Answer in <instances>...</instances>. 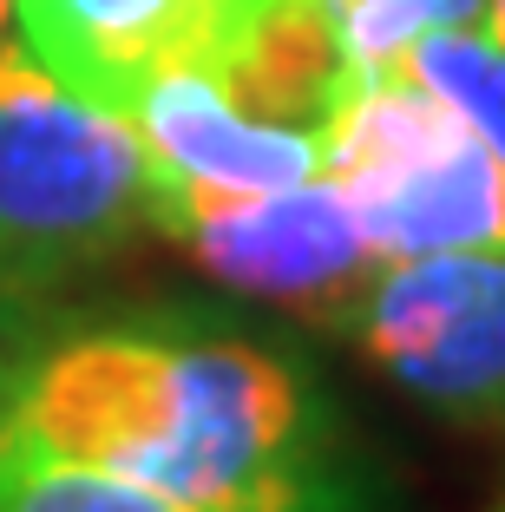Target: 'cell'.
I'll list each match as a JSON object with an SVG mask.
<instances>
[{"label":"cell","mask_w":505,"mask_h":512,"mask_svg":"<svg viewBox=\"0 0 505 512\" xmlns=\"http://www.w3.org/2000/svg\"><path fill=\"white\" fill-rule=\"evenodd\" d=\"M0 421L184 512H355L309 381L243 335L151 322L66 335L20 362Z\"/></svg>","instance_id":"6da1fadb"},{"label":"cell","mask_w":505,"mask_h":512,"mask_svg":"<svg viewBox=\"0 0 505 512\" xmlns=\"http://www.w3.org/2000/svg\"><path fill=\"white\" fill-rule=\"evenodd\" d=\"M145 224L138 125L79 99L27 40H0V283L40 302L112 263Z\"/></svg>","instance_id":"7a4b0ae2"},{"label":"cell","mask_w":505,"mask_h":512,"mask_svg":"<svg viewBox=\"0 0 505 512\" xmlns=\"http://www.w3.org/2000/svg\"><path fill=\"white\" fill-rule=\"evenodd\" d=\"M348 309L361 355L394 388L453 421L505 414V250L374 263Z\"/></svg>","instance_id":"3957f363"},{"label":"cell","mask_w":505,"mask_h":512,"mask_svg":"<svg viewBox=\"0 0 505 512\" xmlns=\"http://www.w3.org/2000/svg\"><path fill=\"white\" fill-rule=\"evenodd\" d=\"M132 125L138 145H145L151 224L164 237L197 211L322 178V138L302 132V125L250 119L210 73L158 79L132 106Z\"/></svg>","instance_id":"277c9868"},{"label":"cell","mask_w":505,"mask_h":512,"mask_svg":"<svg viewBox=\"0 0 505 512\" xmlns=\"http://www.w3.org/2000/svg\"><path fill=\"white\" fill-rule=\"evenodd\" d=\"M256 0H14L20 40L53 79L132 119L158 79L217 73Z\"/></svg>","instance_id":"5b68a950"},{"label":"cell","mask_w":505,"mask_h":512,"mask_svg":"<svg viewBox=\"0 0 505 512\" xmlns=\"http://www.w3.org/2000/svg\"><path fill=\"white\" fill-rule=\"evenodd\" d=\"M171 237L204 263L223 289L263 302H289L309 316H335L361 296L381 256L368 250L355 211H348L342 184L309 178L289 191H263L243 204H217V211L184 217Z\"/></svg>","instance_id":"8992f818"},{"label":"cell","mask_w":505,"mask_h":512,"mask_svg":"<svg viewBox=\"0 0 505 512\" xmlns=\"http://www.w3.org/2000/svg\"><path fill=\"white\" fill-rule=\"evenodd\" d=\"M361 237L381 263L394 256H453V250H505V165L473 132L440 138L407 171L342 191Z\"/></svg>","instance_id":"52a82bcc"},{"label":"cell","mask_w":505,"mask_h":512,"mask_svg":"<svg viewBox=\"0 0 505 512\" xmlns=\"http://www.w3.org/2000/svg\"><path fill=\"white\" fill-rule=\"evenodd\" d=\"M342 40L322 0H256L243 33L230 40L217 79L250 119L315 132L342 86Z\"/></svg>","instance_id":"ba28073f"},{"label":"cell","mask_w":505,"mask_h":512,"mask_svg":"<svg viewBox=\"0 0 505 512\" xmlns=\"http://www.w3.org/2000/svg\"><path fill=\"white\" fill-rule=\"evenodd\" d=\"M401 66L466 119V132L505 165V40L473 20V27H427L401 53Z\"/></svg>","instance_id":"9c48e42d"},{"label":"cell","mask_w":505,"mask_h":512,"mask_svg":"<svg viewBox=\"0 0 505 512\" xmlns=\"http://www.w3.org/2000/svg\"><path fill=\"white\" fill-rule=\"evenodd\" d=\"M0 512H184L125 473L33 447L0 421Z\"/></svg>","instance_id":"30bf717a"},{"label":"cell","mask_w":505,"mask_h":512,"mask_svg":"<svg viewBox=\"0 0 505 512\" xmlns=\"http://www.w3.org/2000/svg\"><path fill=\"white\" fill-rule=\"evenodd\" d=\"M27 316H33V302L0 283V394H7V381L20 375V355H27Z\"/></svg>","instance_id":"8fae6325"},{"label":"cell","mask_w":505,"mask_h":512,"mask_svg":"<svg viewBox=\"0 0 505 512\" xmlns=\"http://www.w3.org/2000/svg\"><path fill=\"white\" fill-rule=\"evenodd\" d=\"M427 27H473V20H486V0H407Z\"/></svg>","instance_id":"7c38bea8"},{"label":"cell","mask_w":505,"mask_h":512,"mask_svg":"<svg viewBox=\"0 0 505 512\" xmlns=\"http://www.w3.org/2000/svg\"><path fill=\"white\" fill-rule=\"evenodd\" d=\"M486 27H492V33L505 40V0H486Z\"/></svg>","instance_id":"4fadbf2b"},{"label":"cell","mask_w":505,"mask_h":512,"mask_svg":"<svg viewBox=\"0 0 505 512\" xmlns=\"http://www.w3.org/2000/svg\"><path fill=\"white\" fill-rule=\"evenodd\" d=\"M7 14H14V0H0V33H7Z\"/></svg>","instance_id":"5bb4252c"},{"label":"cell","mask_w":505,"mask_h":512,"mask_svg":"<svg viewBox=\"0 0 505 512\" xmlns=\"http://www.w3.org/2000/svg\"><path fill=\"white\" fill-rule=\"evenodd\" d=\"M499 512H505V493H499Z\"/></svg>","instance_id":"9a60e30c"},{"label":"cell","mask_w":505,"mask_h":512,"mask_svg":"<svg viewBox=\"0 0 505 512\" xmlns=\"http://www.w3.org/2000/svg\"><path fill=\"white\" fill-rule=\"evenodd\" d=\"M322 7H328V0H322Z\"/></svg>","instance_id":"2e32d148"}]
</instances>
